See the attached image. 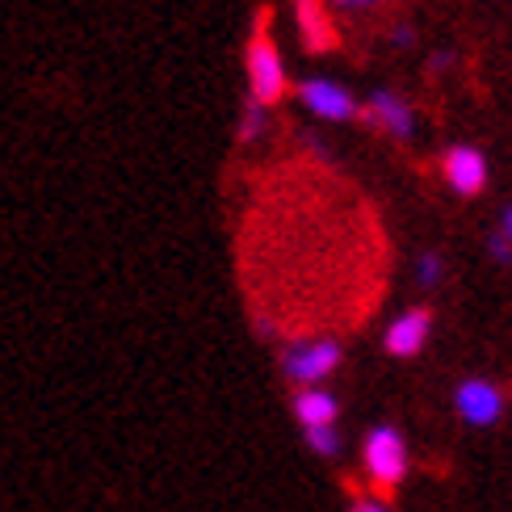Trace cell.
<instances>
[{
  "mask_svg": "<svg viewBox=\"0 0 512 512\" xmlns=\"http://www.w3.org/2000/svg\"><path fill=\"white\" fill-rule=\"evenodd\" d=\"M391 42H395V47H412V26H395Z\"/></svg>",
  "mask_w": 512,
  "mask_h": 512,
  "instance_id": "cell-17",
  "label": "cell"
},
{
  "mask_svg": "<svg viewBox=\"0 0 512 512\" xmlns=\"http://www.w3.org/2000/svg\"><path fill=\"white\" fill-rule=\"evenodd\" d=\"M298 101H303L315 118H328V122H349L361 114V105L349 97V89H340L332 80H303L298 84Z\"/></svg>",
  "mask_w": 512,
  "mask_h": 512,
  "instance_id": "cell-7",
  "label": "cell"
},
{
  "mask_svg": "<svg viewBox=\"0 0 512 512\" xmlns=\"http://www.w3.org/2000/svg\"><path fill=\"white\" fill-rule=\"evenodd\" d=\"M454 408L466 424H475V429H487V424H496L500 412H504V391L496 382H483V378H466L458 395H454Z\"/></svg>",
  "mask_w": 512,
  "mask_h": 512,
  "instance_id": "cell-5",
  "label": "cell"
},
{
  "mask_svg": "<svg viewBox=\"0 0 512 512\" xmlns=\"http://www.w3.org/2000/svg\"><path fill=\"white\" fill-rule=\"evenodd\" d=\"M366 126H374V131H387L391 139H412L416 131V114H412V105L403 101L399 93H374L366 105H361V114H357Z\"/></svg>",
  "mask_w": 512,
  "mask_h": 512,
  "instance_id": "cell-4",
  "label": "cell"
},
{
  "mask_svg": "<svg viewBox=\"0 0 512 512\" xmlns=\"http://www.w3.org/2000/svg\"><path fill=\"white\" fill-rule=\"evenodd\" d=\"M261 131H265V105L248 97V105H244V118H240V139L248 143V139H256Z\"/></svg>",
  "mask_w": 512,
  "mask_h": 512,
  "instance_id": "cell-12",
  "label": "cell"
},
{
  "mask_svg": "<svg viewBox=\"0 0 512 512\" xmlns=\"http://www.w3.org/2000/svg\"><path fill=\"white\" fill-rule=\"evenodd\" d=\"M504 236H508V240H512V206H508V210H504Z\"/></svg>",
  "mask_w": 512,
  "mask_h": 512,
  "instance_id": "cell-18",
  "label": "cell"
},
{
  "mask_svg": "<svg viewBox=\"0 0 512 512\" xmlns=\"http://www.w3.org/2000/svg\"><path fill=\"white\" fill-rule=\"evenodd\" d=\"M345 492H353V508L349 512H387V504H382V500H366V496H361L357 479H345Z\"/></svg>",
  "mask_w": 512,
  "mask_h": 512,
  "instance_id": "cell-14",
  "label": "cell"
},
{
  "mask_svg": "<svg viewBox=\"0 0 512 512\" xmlns=\"http://www.w3.org/2000/svg\"><path fill=\"white\" fill-rule=\"evenodd\" d=\"M328 5H336V9H374V5H382V0H328Z\"/></svg>",
  "mask_w": 512,
  "mask_h": 512,
  "instance_id": "cell-16",
  "label": "cell"
},
{
  "mask_svg": "<svg viewBox=\"0 0 512 512\" xmlns=\"http://www.w3.org/2000/svg\"><path fill=\"white\" fill-rule=\"evenodd\" d=\"M441 173H445V181H450L454 194L475 198V194H483V185H487V160H483L479 147L458 143V147H450V152H445Z\"/></svg>",
  "mask_w": 512,
  "mask_h": 512,
  "instance_id": "cell-6",
  "label": "cell"
},
{
  "mask_svg": "<svg viewBox=\"0 0 512 512\" xmlns=\"http://www.w3.org/2000/svg\"><path fill=\"white\" fill-rule=\"evenodd\" d=\"M416 277H420V286H437L441 282V256L437 252H424L420 265H416Z\"/></svg>",
  "mask_w": 512,
  "mask_h": 512,
  "instance_id": "cell-13",
  "label": "cell"
},
{
  "mask_svg": "<svg viewBox=\"0 0 512 512\" xmlns=\"http://www.w3.org/2000/svg\"><path fill=\"white\" fill-rule=\"evenodd\" d=\"M361 458H366V475H370V487L378 492V500H391L403 475H408V441H403V433L391 429V424L370 429L366 445H361Z\"/></svg>",
  "mask_w": 512,
  "mask_h": 512,
  "instance_id": "cell-2",
  "label": "cell"
},
{
  "mask_svg": "<svg viewBox=\"0 0 512 512\" xmlns=\"http://www.w3.org/2000/svg\"><path fill=\"white\" fill-rule=\"evenodd\" d=\"M487 252L496 256V265H512V240L504 236V231H496V236L487 240Z\"/></svg>",
  "mask_w": 512,
  "mask_h": 512,
  "instance_id": "cell-15",
  "label": "cell"
},
{
  "mask_svg": "<svg viewBox=\"0 0 512 512\" xmlns=\"http://www.w3.org/2000/svg\"><path fill=\"white\" fill-rule=\"evenodd\" d=\"M244 63H248V89H252V101H261L265 110L277 105L286 97V68H282V51L269 34V9L256 13V30L248 38V51H244Z\"/></svg>",
  "mask_w": 512,
  "mask_h": 512,
  "instance_id": "cell-1",
  "label": "cell"
},
{
  "mask_svg": "<svg viewBox=\"0 0 512 512\" xmlns=\"http://www.w3.org/2000/svg\"><path fill=\"white\" fill-rule=\"evenodd\" d=\"M429 332H433V311L429 307H412L387 328L382 345H387L391 357H416L424 349V340H429Z\"/></svg>",
  "mask_w": 512,
  "mask_h": 512,
  "instance_id": "cell-8",
  "label": "cell"
},
{
  "mask_svg": "<svg viewBox=\"0 0 512 512\" xmlns=\"http://www.w3.org/2000/svg\"><path fill=\"white\" fill-rule=\"evenodd\" d=\"M307 445L319 458H336L340 454V433L336 424H319V429H307Z\"/></svg>",
  "mask_w": 512,
  "mask_h": 512,
  "instance_id": "cell-11",
  "label": "cell"
},
{
  "mask_svg": "<svg viewBox=\"0 0 512 512\" xmlns=\"http://www.w3.org/2000/svg\"><path fill=\"white\" fill-rule=\"evenodd\" d=\"M282 361V374L290 382H303V387H315V382H324L328 374L340 370V345L336 340H307V345H286L277 353Z\"/></svg>",
  "mask_w": 512,
  "mask_h": 512,
  "instance_id": "cell-3",
  "label": "cell"
},
{
  "mask_svg": "<svg viewBox=\"0 0 512 512\" xmlns=\"http://www.w3.org/2000/svg\"><path fill=\"white\" fill-rule=\"evenodd\" d=\"M290 412L303 429H319V424H336L340 416V399L332 391H319V387H303L290 395Z\"/></svg>",
  "mask_w": 512,
  "mask_h": 512,
  "instance_id": "cell-10",
  "label": "cell"
},
{
  "mask_svg": "<svg viewBox=\"0 0 512 512\" xmlns=\"http://www.w3.org/2000/svg\"><path fill=\"white\" fill-rule=\"evenodd\" d=\"M294 9H298V30H303L307 51L324 55V51L340 47V34L328 17V0H294Z\"/></svg>",
  "mask_w": 512,
  "mask_h": 512,
  "instance_id": "cell-9",
  "label": "cell"
}]
</instances>
